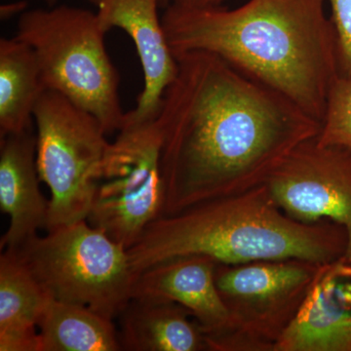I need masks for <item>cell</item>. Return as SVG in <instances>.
<instances>
[{
    "mask_svg": "<svg viewBox=\"0 0 351 351\" xmlns=\"http://www.w3.org/2000/svg\"><path fill=\"white\" fill-rule=\"evenodd\" d=\"M178 69L156 117L162 215L267 184L321 123L274 88L203 52L174 54Z\"/></svg>",
    "mask_w": 351,
    "mask_h": 351,
    "instance_id": "1",
    "label": "cell"
},
{
    "mask_svg": "<svg viewBox=\"0 0 351 351\" xmlns=\"http://www.w3.org/2000/svg\"><path fill=\"white\" fill-rule=\"evenodd\" d=\"M327 0H249L221 6L166 7L162 25L174 54L203 51L274 88L322 123L341 75Z\"/></svg>",
    "mask_w": 351,
    "mask_h": 351,
    "instance_id": "2",
    "label": "cell"
},
{
    "mask_svg": "<svg viewBox=\"0 0 351 351\" xmlns=\"http://www.w3.org/2000/svg\"><path fill=\"white\" fill-rule=\"evenodd\" d=\"M343 226L321 219L302 223L276 204L267 184L200 203L152 221L128 249L134 276L157 263L206 256L221 265L304 261L322 265L345 256Z\"/></svg>",
    "mask_w": 351,
    "mask_h": 351,
    "instance_id": "3",
    "label": "cell"
},
{
    "mask_svg": "<svg viewBox=\"0 0 351 351\" xmlns=\"http://www.w3.org/2000/svg\"><path fill=\"white\" fill-rule=\"evenodd\" d=\"M106 34L96 12L55 5L21 13L16 36L34 50L46 91L61 94L91 113L108 135L119 131L126 112Z\"/></svg>",
    "mask_w": 351,
    "mask_h": 351,
    "instance_id": "4",
    "label": "cell"
},
{
    "mask_svg": "<svg viewBox=\"0 0 351 351\" xmlns=\"http://www.w3.org/2000/svg\"><path fill=\"white\" fill-rule=\"evenodd\" d=\"M13 251L51 299L112 320L132 299L128 249L87 219L52 228Z\"/></svg>",
    "mask_w": 351,
    "mask_h": 351,
    "instance_id": "5",
    "label": "cell"
},
{
    "mask_svg": "<svg viewBox=\"0 0 351 351\" xmlns=\"http://www.w3.org/2000/svg\"><path fill=\"white\" fill-rule=\"evenodd\" d=\"M36 164L50 191L46 230L87 219L110 143L96 117L45 91L34 108Z\"/></svg>",
    "mask_w": 351,
    "mask_h": 351,
    "instance_id": "6",
    "label": "cell"
},
{
    "mask_svg": "<svg viewBox=\"0 0 351 351\" xmlns=\"http://www.w3.org/2000/svg\"><path fill=\"white\" fill-rule=\"evenodd\" d=\"M319 267L297 260L262 261L240 267L218 263L216 285L232 322L223 334L207 338L208 350H274Z\"/></svg>",
    "mask_w": 351,
    "mask_h": 351,
    "instance_id": "7",
    "label": "cell"
},
{
    "mask_svg": "<svg viewBox=\"0 0 351 351\" xmlns=\"http://www.w3.org/2000/svg\"><path fill=\"white\" fill-rule=\"evenodd\" d=\"M110 143L87 221L127 249L162 215L161 135L156 119H124Z\"/></svg>",
    "mask_w": 351,
    "mask_h": 351,
    "instance_id": "8",
    "label": "cell"
},
{
    "mask_svg": "<svg viewBox=\"0 0 351 351\" xmlns=\"http://www.w3.org/2000/svg\"><path fill=\"white\" fill-rule=\"evenodd\" d=\"M317 137V136H316ZM316 137L291 152L267 182L276 204L302 223L330 219L345 228L351 265V151Z\"/></svg>",
    "mask_w": 351,
    "mask_h": 351,
    "instance_id": "9",
    "label": "cell"
},
{
    "mask_svg": "<svg viewBox=\"0 0 351 351\" xmlns=\"http://www.w3.org/2000/svg\"><path fill=\"white\" fill-rule=\"evenodd\" d=\"M106 32L119 27L126 32L137 50L144 73V88L137 105L126 119L143 121L156 119L164 94L177 75L178 63L171 50L159 0H90Z\"/></svg>",
    "mask_w": 351,
    "mask_h": 351,
    "instance_id": "10",
    "label": "cell"
},
{
    "mask_svg": "<svg viewBox=\"0 0 351 351\" xmlns=\"http://www.w3.org/2000/svg\"><path fill=\"white\" fill-rule=\"evenodd\" d=\"M274 351H351V265H320Z\"/></svg>",
    "mask_w": 351,
    "mask_h": 351,
    "instance_id": "11",
    "label": "cell"
},
{
    "mask_svg": "<svg viewBox=\"0 0 351 351\" xmlns=\"http://www.w3.org/2000/svg\"><path fill=\"white\" fill-rule=\"evenodd\" d=\"M218 263L206 256L171 258L134 277L132 298L177 302L197 321L205 337L223 334L232 316L216 285Z\"/></svg>",
    "mask_w": 351,
    "mask_h": 351,
    "instance_id": "12",
    "label": "cell"
},
{
    "mask_svg": "<svg viewBox=\"0 0 351 351\" xmlns=\"http://www.w3.org/2000/svg\"><path fill=\"white\" fill-rule=\"evenodd\" d=\"M34 129L0 138V209L9 217L2 250H16L46 228L49 200L39 188Z\"/></svg>",
    "mask_w": 351,
    "mask_h": 351,
    "instance_id": "13",
    "label": "cell"
},
{
    "mask_svg": "<svg viewBox=\"0 0 351 351\" xmlns=\"http://www.w3.org/2000/svg\"><path fill=\"white\" fill-rule=\"evenodd\" d=\"M189 316L188 309L177 302L132 298L117 317L121 350H208L204 332Z\"/></svg>",
    "mask_w": 351,
    "mask_h": 351,
    "instance_id": "14",
    "label": "cell"
},
{
    "mask_svg": "<svg viewBox=\"0 0 351 351\" xmlns=\"http://www.w3.org/2000/svg\"><path fill=\"white\" fill-rule=\"evenodd\" d=\"M48 295L13 250L0 255V351H38Z\"/></svg>",
    "mask_w": 351,
    "mask_h": 351,
    "instance_id": "15",
    "label": "cell"
},
{
    "mask_svg": "<svg viewBox=\"0 0 351 351\" xmlns=\"http://www.w3.org/2000/svg\"><path fill=\"white\" fill-rule=\"evenodd\" d=\"M46 91L36 54L17 36L0 39V138L32 129Z\"/></svg>",
    "mask_w": 351,
    "mask_h": 351,
    "instance_id": "16",
    "label": "cell"
},
{
    "mask_svg": "<svg viewBox=\"0 0 351 351\" xmlns=\"http://www.w3.org/2000/svg\"><path fill=\"white\" fill-rule=\"evenodd\" d=\"M119 350L113 320L80 304L48 298L38 322V351Z\"/></svg>",
    "mask_w": 351,
    "mask_h": 351,
    "instance_id": "17",
    "label": "cell"
},
{
    "mask_svg": "<svg viewBox=\"0 0 351 351\" xmlns=\"http://www.w3.org/2000/svg\"><path fill=\"white\" fill-rule=\"evenodd\" d=\"M316 140L351 151V75H339L328 95L324 119Z\"/></svg>",
    "mask_w": 351,
    "mask_h": 351,
    "instance_id": "18",
    "label": "cell"
},
{
    "mask_svg": "<svg viewBox=\"0 0 351 351\" xmlns=\"http://www.w3.org/2000/svg\"><path fill=\"white\" fill-rule=\"evenodd\" d=\"M338 41L339 73L351 75V0H327Z\"/></svg>",
    "mask_w": 351,
    "mask_h": 351,
    "instance_id": "19",
    "label": "cell"
},
{
    "mask_svg": "<svg viewBox=\"0 0 351 351\" xmlns=\"http://www.w3.org/2000/svg\"><path fill=\"white\" fill-rule=\"evenodd\" d=\"M160 6L173 5L186 7V8H205V7L221 6L226 0H159Z\"/></svg>",
    "mask_w": 351,
    "mask_h": 351,
    "instance_id": "20",
    "label": "cell"
},
{
    "mask_svg": "<svg viewBox=\"0 0 351 351\" xmlns=\"http://www.w3.org/2000/svg\"><path fill=\"white\" fill-rule=\"evenodd\" d=\"M22 2L20 3L8 4L4 7H1V16L2 17H7V16L13 15V14L24 12V6H23Z\"/></svg>",
    "mask_w": 351,
    "mask_h": 351,
    "instance_id": "21",
    "label": "cell"
},
{
    "mask_svg": "<svg viewBox=\"0 0 351 351\" xmlns=\"http://www.w3.org/2000/svg\"><path fill=\"white\" fill-rule=\"evenodd\" d=\"M44 3L46 4L48 7H53L57 5L58 1L59 0H43Z\"/></svg>",
    "mask_w": 351,
    "mask_h": 351,
    "instance_id": "22",
    "label": "cell"
}]
</instances>
